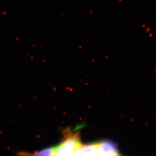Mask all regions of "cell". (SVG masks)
Segmentation results:
<instances>
[{
  "label": "cell",
  "mask_w": 156,
  "mask_h": 156,
  "mask_svg": "<svg viewBox=\"0 0 156 156\" xmlns=\"http://www.w3.org/2000/svg\"><path fill=\"white\" fill-rule=\"evenodd\" d=\"M35 156H54V148L50 147L41 151L35 154Z\"/></svg>",
  "instance_id": "obj_4"
},
{
  "label": "cell",
  "mask_w": 156,
  "mask_h": 156,
  "mask_svg": "<svg viewBox=\"0 0 156 156\" xmlns=\"http://www.w3.org/2000/svg\"><path fill=\"white\" fill-rule=\"evenodd\" d=\"M98 143L82 145L78 148L73 156H98Z\"/></svg>",
  "instance_id": "obj_3"
},
{
  "label": "cell",
  "mask_w": 156,
  "mask_h": 156,
  "mask_svg": "<svg viewBox=\"0 0 156 156\" xmlns=\"http://www.w3.org/2000/svg\"><path fill=\"white\" fill-rule=\"evenodd\" d=\"M98 143V156H118L121 154L116 144L110 140H105Z\"/></svg>",
  "instance_id": "obj_2"
},
{
  "label": "cell",
  "mask_w": 156,
  "mask_h": 156,
  "mask_svg": "<svg viewBox=\"0 0 156 156\" xmlns=\"http://www.w3.org/2000/svg\"><path fill=\"white\" fill-rule=\"evenodd\" d=\"M78 133L69 134L54 148V156H73L81 146Z\"/></svg>",
  "instance_id": "obj_1"
}]
</instances>
